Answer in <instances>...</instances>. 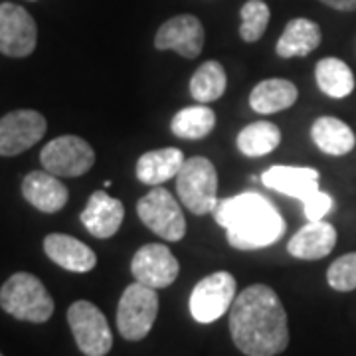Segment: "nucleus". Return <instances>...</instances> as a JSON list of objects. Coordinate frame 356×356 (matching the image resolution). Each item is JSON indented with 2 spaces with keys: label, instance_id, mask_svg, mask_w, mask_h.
<instances>
[{
  "label": "nucleus",
  "instance_id": "7",
  "mask_svg": "<svg viewBox=\"0 0 356 356\" xmlns=\"http://www.w3.org/2000/svg\"><path fill=\"white\" fill-rule=\"evenodd\" d=\"M67 323L77 348L86 356H105L113 348V334L102 309L89 301H76L67 309Z\"/></svg>",
  "mask_w": 356,
  "mask_h": 356
},
{
  "label": "nucleus",
  "instance_id": "16",
  "mask_svg": "<svg viewBox=\"0 0 356 356\" xmlns=\"http://www.w3.org/2000/svg\"><path fill=\"white\" fill-rule=\"evenodd\" d=\"M22 196L40 212L56 214L64 208L70 198V192L48 170H32L22 180Z\"/></svg>",
  "mask_w": 356,
  "mask_h": 356
},
{
  "label": "nucleus",
  "instance_id": "15",
  "mask_svg": "<svg viewBox=\"0 0 356 356\" xmlns=\"http://www.w3.org/2000/svg\"><path fill=\"white\" fill-rule=\"evenodd\" d=\"M125 220V206L105 191L93 192L81 212V224L93 238H113Z\"/></svg>",
  "mask_w": 356,
  "mask_h": 356
},
{
  "label": "nucleus",
  "instance_id": "12",
  "mask_svg": "<svg viewBox=\"0 0 356 356\" xmlns=\"http://www.w3.org/2000/svg\"><path fill=\"white\" fill-rule=\"evenodd\" d=\"M180 264L165 243H147L137 250L131 261V273L135 281L153 289H165L178 277Z\"/></svg>",
  "mask_w": 356,
  "mask_h": 356
},
{
  "label": "nucleus",
  "instance_id": "8",
  "mask_svg": "<svg viewBox=\"0 0 356 356\" xmlns=\"http://www.w3.org/2000/svg\"><path fill=\"white\" fill-rule=\"evenodd\" d=\"M40 163L54 177L76 178L89 172L95 165V151L88 140L77 135H62L42 149Z\"/></svg>",
  "mask_w": 356,
  "mask_h": 356
},
{
  "label": "nucleus",
  "instance_id": "19",
  "mask_svg": "<svg viewBox=\"0 0 356 356\" xmlns=\"http://www.w3.org/2000/svg\"><path fill=\"white\" fill-rule=\"evenodd\" d=\"M184 154L180 149L166 147V149H156L149 151L140 156L135 166V175L143 184L149 186H161L163 182L175 178L184 165Z\"/></svg>",
  "mask_w": 356,
  "mask_h": 356
},
{
  "label": "nucleus",
  "instance_id": "14",
  "mask_svg": "<svg viewBox=\"0 0 356 356\" xmlns=\"http://www.w3.org/2000/svg\"><path fill=\"white\" fill-rule=\"evenodd\" d=\"M318 180H321V175L317 168H309V166L277 165L267 168L261 175V182L267 188L297 198L303 204L309 202L321 191Z\"/></svg>",
  "mask_w": 356,
  "mask_h": 356
},
{
  "label": "nucleus",
  "instance_id": "20",
  "mask_svg": "<svg viewBox=\"0 0 356 356\" xmlns=\"http://www.w3.org/2000/svg\"><path fill=\"white\" fill-rule=\"evenodd\" d=\"M299 97V91L291 83L289 79H281V77H273V79H264L259 81L252 93H250V107L255 113L271 115L285 111L295 105Z\"/></svg>",
  "mask_w": 356,
  "mask_h": 356
},
{
  "label": "nucleus",
  "instance_id": "6",
  "mask_svg": "<svg viewBox=\"0 0 356 356\" xmlns=\"http://www.w3.org/2000/svg\"><path fill=\"white\" fill-rule=\"evenodd\" d=\"M140 222L166 242H180L186 236V218L177 198L161 186H154L137 202Z\"/></svg>",
  "mask_w": 356,
  "mask_h": 356
},
{
  "label": "nucleus",
  "instance_id": "10",
  "mask_svg": "<svg viewBox=\"0 0 356 356\" xmlns=\"http://www.w3.org/2000/svg\"><path fill=\"white\" fill-rule=\"evenodd\" d=\"M38 26L32 14L20 4H0V54L8 58H26L36 50Z\"/></svg>",
  "mask_w": 356,
  "mask_h": 356
},
{
  "label": "nucleus",
  "instance_id": "26",
  "mask_svg": "<svg viewBox=\"0 0 356 356\" xmlns=\"http://www.w3.org/2000/svg\"><path fill=\"white\" fill-rule=\"evenodd\" d=\"M228 88V76L224 65L210 60L204 62L191 79V93L198 103H212L220 99Z\"/></svg>",
  "mask_w": 356,
  "mask_h": 356
},
{
  "label": "nucleus",
  "instance_id": "25",
  "mask_svg": "<svg viewBox=\"0 0 356 356\" xmlns=\"http://www.w3.org/2000/svg\"><path fill=\"white\" fill-rule=\"evenodd\" d=\"M238 149L245 156H266L273 153L281 143V131L271 121H255L243 127L238 135Z\"/></svg>",
  "mask_w": 356,
  "mask_h": 356
},
{
  "label": "nucleus",
  "instance_id": "27",
  "mask_svg": "<svg viewBox=\"0 0 356 356\" xmlns=\"http://www.w3.org/2000/svg\"><path fill=\"white\" fill-rule=\"evenodd\" d=\"M242 26H240V36L243 42H257L266 34L269 24V6L264 0H248L242 6Z\"/></svg>",
  "mask_w": 356,
  "mask_h": 356
},
{
  "label": "nucleus",
  "instance_id": "22",
  "mask_svg": "<svg viewBox=\"0 0 356 356\" xmlns=\"http://www.w3.org/2000/svg\"><path fill=\"white\" fill-rule=\"evenodd\" d=\"M311 139L323 153L331 156H343L348 154L356 145L355 131L348 127L344 121L325 115L318 117L311 127Z\"/></svg>",
  "mask_w": 356,
  "mask_h": 356
},
{
  "label": "nucleus",
  "instance_id": "18",
  "mask_svg": "<svg viewBox=\"0 0 356 356\" xmlns=\"http://www.w3.org/2000/svg\"><path fill=\"white\" fill-rule=\"evenodd\" d=\"M337 229L325 220L309 222L299 229L287 243V252L297 259H323L331 254L337 245Z\"/></svg>",
  "mask_w": 356,
  "mask_h": 356
},
{
  "label": "nucleus",
  "instance_id": "29",
  "mask_svg": "<svg viewBox=\"0 0 356 356\" xmlns=\"http://www.w3.org/2000/svg\"><path fill=\"white\" fill-rule=\"evenodd\" d=\"M332 198L331 194H327V192L318 191L311 200L307 204H303V208H305V218L309 222H317V220H323V218L327 216L329 212L332 210Z\"/></svg>",
  "mask_w": 356,
  "mask_h": 356
},
{
  "label": "nucleus",
  "instance_id": "28",
  "mask_svg": "<svg viewBox=\"0 0 356 356\" xmlns=\"http://www.w3.org/2000/svg\"><path fill=\"white\" fill-rule=\"evenodd\" d=\"M327 281L334 291H355L356 289V252L341 255L334 259L327 271Z\"/></svg>",
  "mask_w": 356,
  "mask_h": 356
},
{
  "label": "nucleus",
  "instance_id": "3",
  "mask_svg": "<svg viewBox=\"0 0 356 356\" xmlns=\"http://www.w3.org/2000/svg\"><path fill=\"white\" fill-rule=\"evenodd\" d=\"M0 307L10 317L26 323H46L54 315V299L44 283L26 271L10 275L0 287Z\"/></svg>",
  "mask_w": 356,
  "mask_h": 356
},
{
  "label": "nucleus",
  "instance_id": "11",
  "mask_svg": "<svg viewBox=\"0 0 356 356\" xmlns=\"http://www.w3.org/2000/svg\"><path fill=\"white\" fill-rule=\"evenodd\" d=\"M46 117L34 109H16L0 117V156L26 153L46 135Z\"/></svg>",
  "mask_w": 356,
  "mask_h": 356
},
{
  "label": "nucleus",
  "instance_id": "2",
  "mask_svg": "<svg viewBox=\"0 0 356 356\" xmlns=\"http://www.w3.org/2000/svg\"><path fill=\"white\" fill-rule=\"evenodd\" d=\"M214 218L226 229L229 245L242 252L273 245L287 228L280 210L257 192H242L220 200Z\"/></svg>",
  "mask_w": 356,
  "mask_h": 356
},
{
  "label": "nucleus",
  "instance_id": "31",
  "mask_svg": "<svg viewBox=\"0 0 356 356\" xmlns=\"http://www.w3.org/2000/svg\"><path fill=\"white\" fill-rule=\"evenodd\" d=\"M0 356H2V353H0Z\"/></svg>",
  "mask_w": 356,
  "mask_h": 356
},
{
  "label": "nucleus",
  "instance_id": "17",
  "mask_svg": "<svg viewBox=\"0 0 356 356\" xmlns=\"http://www.w3.org/2000/svg\"><path fill=\"white\" fill-rule=\"evenodd\" d=\"M44 252L56 266L64 267L65 271L88 273L97 266L95 252L74 236H65V234L46 236L44 238Z\"/></svg>",
  "mask_w": 356,
  "mask_h": 356
},
{
  "label": "nucleus",
  "instance_id": "24",
  "mask_svg": "<svg viewBox=\"0 0 356 356\" xmlns=\"http://www.w3.org/2000/svg\"><path fill=\"white\" fill-rule=\"evenodd\" d=\"M216 127V113L208 105H192L180 109L172 121H170V131L186 140H198L208 137Z\"/></svg>",
  "mask_w": 356,
  "mask_h": 356
},
{
  "label": "nucleus",
  "instance_id": "4",
  "mask_svg": "<svg viewBox=\"0 0 356 356\" xmlns=\"http://www.w3.org/2000/svg\"><path fill=\"white\" fill-rule=\"evenodd\" d=\"M177 192L180 202L192 214L204 216L218 206V170L206 156H192L177 175Z\"/></svg>",
  "mask_w": 356,
  "mask_h": 356
},
{
  "label": "nucleus",
  "instance_id": "13",
  "mask_svg": "<svg viewBox=\"0 0 356 356\" xmlns=\"http://www.w3.org/2000/svg\"><path fill=\"white\" fill-rule=\"evenodd\" d=\"M204 38H206L204 26L196 16L178 14L159 28V32L154 36V48L156 50H172L180 54L182 58L194 60L202 51Z\"/></svg>",
  "mask_w": 356,
  "mask_h": 356
},
{
  "label": "nucleus",
  "instance_id": "21",
  "mask_svg": "<svg viewBox=\"0 0 356 356\" xmlns=\"http://www.w3.org/2000/svg\"><path fill=\"white\" fill-rule=\"evenodd\" d=\"M321 40L323 34L317 22L309 18H293L277 40L275 51L280 58H303L317 50Z\"/></svg>",
  "mask_w": 356,
  "mask_h": 356
},
{
  "label": "nucleus",
  "instance_id": "30",
  "mask_svg": "<svg viewBox=\"0 0 356 356\" xmlns=\"http://www.w3.org/2000/svg\"><path fill=\"white\" fill-rule=\"evenodd\" d=\"M321 2L334 10H343V13H355L356 10V0H321Z\"/></svg>",
  "mask_w": 356,
  "mask_h": 356
},
{
  "label": "nucleus",
  "instance_id": "32",
  "mask_svg": "<svg viewBox=\"0 0 356 356\" xmlns=\"http://www.w3.org/2000/svg\"><path fill=\"white\" fill-rule=\"evenodd\" d=\"M32 2H34V0H32Z\"/></svg>",
  "mask_w": 356,
  "mask_h": 356
},
{
  "label": "nucleus",
  "instance_id": "5",
  "mask_svg": "<svg viewBox=\"0 0 356 356\" xmlns=\"http://www.w3.org/2000/svg\"><path fill=\"white\" fill-rule=\"evenodd\" d=\"M156 315H159L156 289L135 281L123 291L119 299L117 329L125 341L137 343L151 332Z\"/></svg>",
  "mask_w": 356,
  "mask_h": 356
},
{
  "label": "nucleus",
  "instance_id": "9",
  "mask_svg": "<svg viewBox=\"0 0 356 356\" xmlns=\"http://www.w3.org/2000/svg\"><path fill=\"white\" fill-rule=\"evenodd\" d=\"M236 301V277L228 271H216L196 283L191 293V315L194 321L210 325L232 309Z\"/></svg>",
  "mask_w": 356,
  "mask_h": 356
},
{
  "label": "nucleus",
  "instance_id": "23",
  "mask_svg": "<svg viewBox=\"0 0 356 356\" xmlns=\"http://www.w3.org/2000/svg\"><path fill=\"white\" fill-rule=\"evenodd\" d=\"M318 89L332 99H344L355 91V74L339 58H325L315 67Z\"/></svg>",
  "mask_w": 356,
  "mask_h": 356
},
{
  "label": "nucleus",
  "instance_id": "1",
  "mask_svg": "<svg viewBox=\"0 0 356 356\" xmlns=\"http://www.w3.org/2000/svg\"><path fill=\"white\" fill-rule=\"evenodd\" d=\"M232 341L245 356H277L289 344V325L277 293L264 283L245 287L229 309Z\"/></svg>",
  "mask_w": 356,
  "mask_h": 356
}]
</instances>
